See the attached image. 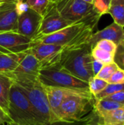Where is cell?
<instances>
[{
	"label": "cell",
	"instance_id": "cell-20",
	"mask_svg": "<svg viewBox=\"0 0 124 125\" xmlns=\"http://www.w3.org/2000/svg\"><path fill=\"white\" fill-rule=\"evenodd\" d=\"M91 56L94 59H96L105 64L114 62L115 54L94 46L91 49Z\"/></svg>",
	"mask_w": 124,
	"mask_h": 125
},
{
	"label": "cell",
	"instance_id": "cell-21",
	"mask_svg": "<svg viewBox=\"0 0 124 125\" xmlns=\"http://www.w3.org/2000/svg\"><path fill=\"white\" fill-rule=\"evenodd\" d=\"M107 84L108 83L106 81L98 78L96 77H94L88 82V89L91 94L95 97L102 91H103Z\"/></svg>",
	"mask_w": 124,
	"mask_h": 125
},
{
	"label": "cell",
	"instance_id": "cell-12",
	"mask_svg": "<svg viewBox=\"0 0 124 125\" xmlns=\"http://www.w3.org/2000/svg\"><path fill=\"white\" fill-rule=\"evenodd\" d=\"M42 18V16L40 14L30 8L28 9L18 15V32L33 40L37 36Z\"/></svg>",
	"mask_w": 124,
	"mask_h": 125
},
{
	"label": "cell",
	"instance_id": "cell-8",
	"mask_svg": "<svg viewBox=\"0 0 124 125\" xmlns=\"http://www.w3.org/2000/svg\"><path fill=\"white\" fill-rule=\"evenodd\" d=\"M44 90L45 92L48 104L51 113L50 122H57V115L58 113L59 108L67 97L69 96H83L86 97H94L88 89H68L61 87H53L44 86Z\"/></svg>",
	"mask_w": 124,
	"mask_h": 125
},
{
	"label": "cell",
	"instance_id": "cell-35",
	"mask_svg": "<svg viewBox=\"0 0 124 125\" xmlns=\"http://www.w3.org/2000/svg\"><path fill=\"white\" fill-rule=\"evenodd\" d=\"M7 125H45L43 124H41L39 122H35V123H26V124H18V123H15L14 122H10L6 124Z\"/></svg>",
	"mask_w": 124,
	"mask_h": 125
},
{
	"label": "cell",
	"instance_id": "cell-34",
	"mask_svg": "<svg viewBox=\"0 0 124 125\" xmlns=\"http://www.w3.org/2000/svg\"><path fill=\"white\" fill-rule=\"evenodd\" d=\"M85 125H102L99 121V117L96 115V114L94 112L92 116L90 118V119L86 123Z\"/></svg>",
	"mask_w": 124,
	"mask_h": 125
},
{
	"label": "cell",
	"instance_id": "cell-14",
	"mask_svg": "<svg viewBox=\"0 0 124 125\" xmlns=\"http://www.w3.org/2000/svg\"><path fill=\"white\" fill-rule=\"evenodd\" d=\"M101 40H108L118 45L124 40V28L113 22L104 29L93 33L88 44L93 48L96 42Z\"/></svg>",
	"mask_w": 124,
	"mask_h": 125
},
{
	"label": "cell",
	"instance_id": "cell-28",
	"mask_svg": "<svg viewBox=\"0 0 124 125\" xmlns=\"http://www.w3.org/2000/svg\"><path fill=\"white\" fill-rule=\"evenodd\" d=\"M108 83H115V84H122L124 83V70L118 68L116 71L112 75L110 79L107 81Z\"/></svg>",
	"mask_w": 124,
	"mask_h": 125
},
{
	"label": "cell",
	"instance_id": "cell-23",
	"mask_svg": "<svg viewBox=\"0 0 124 125\" xmlns=\"http://www.w3.org/2000/svg\"><path fill=\"white\" fill-rule=\"evenodd\" d=\"M27 4L28 7L40 14L42 16L45 14L48 4L50 3V0H24Z\"/></svg>",
	"mask_w": 124,
	"mask_h": 125
},
{
	"label": "cell",
	"instance_id": "cell-13",
	"mask_svg": "<svg viewBox=\"0 0 124 125\" xmlns=\"http://www.w3.org/2000/svg\"><path fill=\"white\" fill-rule=\"evenodd\" d=\"M18 15L15 1H2L0 3V32H18Z\"/></svg>",
	"mask_w": 124,
	"mask_h": 125
},
{
	"label": "cell",
	"instance_id": "cell-36",
	"mask_svg": "<svg viewBox=\"0 0 124 125\" xmlns=\"http://www.w3.org/2000/svg\"><path fill=\"white\" fill-rule=\"evenodd\" d=\"M83 1H85L86 2H88V3H91V4H93V1L94 0H83Z\"/></svg>",
	"mask_w": 124,
	"mask_h": 125
},
{
	"label": "cell",
	"instance_id": "cell-11",
	"mask_svg": "<svg viewBox=\"0 0 124 125\" xmlns=\"http://www.w3.org/2000/svg\"><path fill=\"white\" fill-rule=\"evenodd\" d=\"M32 39L17 31L0 32V52L18 53L31 47Z\"/></svg>",
	"mask_w": 124,
	"mask_h": 125
},
{
	"label": "cell",
	"instance_id": "cell-1",
	"mask_svg": "<svg viewBox=\"0 0 124 125\" xmlns=\"http://www.w3.org/2000/svg\"><path fill=\"white\" fill-rule=\"evenodd\" d=\"M4 75L11 78L14 83L21 88L31 103L38 122L43 125L50 123L51 119L50 109L43 84L39 81L38 75L12 73Z\"/></svg>",
	"mask_w": 124,
	"mask_h": 125
},
{
	"label": "cell",
	"instance_id": "cell-4",
	"mask_svg": "<svg viewBox=\"0 0 124 125\" xmlns=\"http://www.w3.org/2000/svg\"><path fill=\"white\" fill-rule=\"evenodd\" d=\"M56 4L61 16L71 24L86 23L96 26L101 17L93 4L83 0H59Z\"/></svg>",
	"mask_w": 124,
	"mask_h": 125
},
{
	"label": "cell",
	"instance_id": "cell-33",
	"mask_svg": "<svg viewBox=\"0 0 124 125\" xmlns=\"http://www.w3.org/2000/svg\"><path fill=\"white\" fill-rule=\"evenodd\" d=\"M10 122H11L10 118L0 107V125H6Z\"/></svg>",
	"mask_w": 124,
	"mask_h": 125
},
{
	"label": "cell",
	"instance_id": "cell-3",
	"mask_svg": "<svg viewBox=\"0 0 124 125\" xmlns=\"http://www.w3.org/2000/svg\"><path fill=\"white\" fill-rule=\"evenodd\" d=\"M91 49L88 44L72 49L64 48L59 66L75 77L88 83L94 77Z\"/></svg>",
	"mask_w": 124,
	"mask_h": 125
},
{
	"label": "cell",
	"instance_id": "cell-32",
	"mask_svg": "<svg viewBox=\"0 0 124 125\" xmlns=\"http://www.w3.org/2000/svg\"><path fill=\"white\" fill-rule=\"evenodd\" d=\"M104 64L96 59H94L93 58V62H92V69H93V73L94 76H96L98 73L101 70V69L102 68Z\"/></svg>",
	"mask_w": 124,
	"mask_h": 125
},
{
	"label": "cell",
	"instance_id": "cell-25",
	"mask_svg": "<svg viewBox=\"0 0 124 125\" xmlns=\"http://www.w3.org/2000/svg\"><path fill=\"white\" fill-rule=\"evenodd\" d=\"M111 0H94L93 4L96 11L102 16L108 12Z\"/></svg>",
	"mask_w": 124,
	"mask_h": 125
},
{
	"label": "cell",
	"instance_id": "cell-16",
	"mask_svg": "<svg viewBox=\"0 0 124 125\" xmlns=\"http://www.w3.org/2000/svg\"><path fill=\"white\" fill-rule=\"evenodd\" d=\"M26 51L18 53L0 52V74L5 75L13 72L26 55Z\"/></svg>",
	"mask_w": 124,
	"mask_h": 125
},
{
	"label": "cell",
	"instance_id": "cell-2",
	"mask_svg": "<svg viewBox=\"0 0 124 125\" xmlns=\"http://www.w3.org/2000/svg\"><path fill=\"white\" fill-rule=\"evenodd\" d=\"M96 26L86 23H73L52 34L38 36L32 42L59 45L66 49L75 48L88 43Z\"/></svg>",
	"mask_w": 124,
	"mask_h": 125
},
{
	"label": "cell",
	"instance_id": "cell-39",
	"mask_svg": "<svg viewBox=\"0 0 124 125\" xmlns=\"http://www.w3.org/2000/svg\"><path fill=\"white\" fill-rule=\"evenodd\" d=\"M116 0H111V2H113V1H115Z\"/></svg>",
	"mask_w": 124,
	"mask_h": 125
},
{
	"label": "cell",
	"instance_id": "cell-24",
	"mask_svg": "<svg viewBox=\"0 0 124 125\" xmlns=\"http://www.w3.org/2000/svg\"><path fill=\"white\" fill-rule=\"evenodd\" d=\"M118 68V65L113 62L109 64H105L103 65L101 70L98 73V74L94 76L98 78L105 80L107 82V81L110 79V78L112 76V75L116 71V70Z\"/></svg>",
	"mask_w": 124,
	"mask_h": 125
},
{
	"label": "cell",
	"instance_id": "cell-6",
	"mask_svg": "<svg viewBox=\"0 0 124 125\" xmlns=\"http://www.w3.org/2000/svg\"><path fill=\"white\" fill-rule=\"evenodd\" d=\"M8 116L12 122L18 124L39 122L26 95L13 81L10 90Z\"/></svg>",
	"mask_w": 124,
	"mask_h": 125
},
{
	"label": "cell",
	"instance_id": "cell-31",
	"mask_svg": "<svg viewBox=\"0 0 124 125\" xmlns=\"http://www.w3.org/2000/svg\"><path fill=\"white\" fill-rule=\"evenodd\" d=\"M90 117V118H91ZM90 118L85 121H80V122H55L52 123H48L45 125H85L86 123L90 119Z\"/></svg>",
	"mask_w": 124,
	"mask_h": 125
},
{
	"label": "cell",
	"instance_id": "cell-22",
	"mask_svg": "<svg viewBox=\"0 0 124 125\" xmlns=\"http://www.w3.org/2000/svg\"><path fill=\"white\" fill-rule=\"evenodd\" d=\"M124 90V83L122 84H115V83H108L105 89L102 91L99 94L94 97L95 100H101L113 94H115L118 92Z\"/></svg>",
	"mask_w": 124,
	"mask_h": 125
},
{
	"label": "cell",
	"instance_id": "cell-15",
	"mask_svg": "<svg viewBox=\"0 0 124 125\" xmlns=\"http://www.w3.org/2000/svg\"><path fill=\"white\" fill-rule=\"evenodd\" d=\"M39 70L40 66L37 59L29 49L18 67L12 73L15 74L38 75Z\"/></svg>",
	"mask_w": 124,
	"mask_h": 125
},
{
	"label": "cell",
	"instance_id": "cell-40",
	"mask_svg": "<svg viewBox=\"0 0 124 125\" xmlns=\"http://www.w3.org/2000/svg\"><path fill=\"white\" fill-rule=\"evenodd\" d=\"M3 1V0H0V3H1Z\"/></svg>",
	"mask_w": 124,
	"mask_h": 125
},
{
	"label": "cell",
	"instance_id": "cell-38",
	"mask_svg": "<svg viewBox=\"0 0 124 125\" xmlns=\"http://www.w3.org/2000/svg\"><path fill=\"white\" fill-rule=\"evenodd\" d=\"M17 0H3V1H16Z\"/></svg>",
	"mask_w": 124,
	"mask_h": 125
},
{
	"label": "cell",
	"instance_id": "cell-29",
	"mask_svg": "<svg viewBox=\"0 0 124 125\" xmlns=\"http://www.w3.org/2000/svg\"><path fill=\"white\" fill-rule=\"evenodd\" d=\"M105 99L110 100L112 101H115L116 103H118L124 105V90L121 91V92H118L115 94H113L105 97Z\"/></svg>",
	"mask_w": 124,
	"mask_h": 125
},
{
	"label": "cell",
	"instance_id": "cell-7",
	"mask_svg": "<svg viewBox=\"0 0 124 125\" xmlns=\"http://www.w3.org/2000/svg\"><path fill=\"white\" fill-rule=\"evenodd\" d=\"M39 81L44 85L76 89H88V83L71 75L58 65L41 69L38 74Z\"/></svg>",
	"mask_w": 124,
	"mask_h": 125
},
{
	"label": "cell",
	"instance_id": "cell-18",
	"mask_svg": "<svg viewBox=\"0 0 124 125\" xmlns=\"http://www.w3.org/2000/svg\"><path fill=\"white\" fill-rule=\"evenodd\" d=\"M12 84L11 78L0 74V107L8 115L9 95L10 87Z\"/></svg>",
	"mask_w": 124,
	"mask_h": 125
},
{
	"label": "cell",
	"instance_id": "cell-30",
	"mask_svg": "<svg viewBox=\"0 0 124 125\" xmlns=\"http://www.w3.org/2000/svg\"><path fill=\"white\" fill-rule=\"evenodd\" d=\"M15 7L18 15L26 12L28 9H29V7H28L27 4L24 0H17L15 1Z\"/></svg>",
	"mask_w": 124,
	"mask_h": 125
},
{
	"label": "cell",
	"instance_id": "cell-19",
	"mask_svg": "<svg viewBox=\"0 0 124 125\" xmlns=\"http://www.w3.org/2000/svg\"><path fill=\"white\" fill-rule=\"evenodd\" d=\"M107 13L111 15L115 23L124 27V0L111 2Z\"/></svg>",
	"mask_w": 124,
	"mask_h": 125
},
{
	"label": "cell",
	"instance_id": "cell-10",
	"mask_svg": "<svg viewBox=\"0 0 124 125\" xmlns=\"http://www.w3.org/2000/svg\"><path fill=\"white\" fill-rule=\"evenodd\" d=\"M69 25L71 23L65 20L58 12L56 3L50 1L47 10L42 15V22L37 37L52 34Z\"/></svg>",
	"mask_w": 124,
	"mask_h": 125
},
{
	"label": "cell",
	"instance_id": "cell-17",
	"mask_svg": "<svg viewBox=\"0 0 124 125\" xmlns=\"http://www.w3.org/2000/svg\"><path fill=\"white\" fill-rule=\"evenodd\" d=\"M104 125H124V105L98 116Z\"/></svg>",
	"mask_w": 124,
	"mask_h": 125
},
{
	"label": "cell",
	"instance_id": "cell-5",
	"mask_svg": "<svg viewBox=\"0 0 124 125\" xmlns=\"http://www.w3.org/2000/svg\"><path fill=\"white\" fill-rule=\"evenodd\" d=\"M94 97L69 96L62 102L57 122H80L88 119L94 114Z\"/></svg>",
	"mask_w": 124,
	"mask_h": 125
},
{
	"label": "cell",
	"instance_id": "cell-27",
	"mask_svg": "<svg viewBox=\"0 0 124 125\" xmlns=\"http://www.w3.org/2000/svg\"><path fill=\"white\" fill-rule=\"evenodd\" d=\"M94 46H96L101 49H103L105 51H107L110 53L115 54L118 45H116L114 42L108 40H101L99 42H97Z\"/></svg>",
	"mask_w": 124,
	"mask_h": 125
},
{
	"label": "cell",
	"instance_id": "cell-37",
	"mask_svg": "<svg viewBox=\"0 0 124 125\" xmlns=\"http://www.w3.org/2000/svg\"><path fill=\"white\" fill-rule=\"evenodd\" d=\"M59 0H50V2H53V3H56V2H58Z\"/></svg>",
	"mask_w": 124,
	"mask_h": 125
},
{
	"label": "cell",
	"instance_id": "cell-26",
	"mask_svg": "<svg viewBox=\"0 0 124 125\" xmlns=\"http://www.w3.org/2000/svg\"><path fill=\"white\" fill-rule=\"evenodd\" d=\"M114 62L119 68L124 70V40L117 46L114 56Z\"/></svg>",
	"mask_w": 124,
	"mask_h": 125
},
{
	"label": "cell",
	"instance_id": "cell-9",
	"mask_svg": "<svg viewBox=\"0 0 124 125\" xmlns=\"http://www.w3.org/2000/svg\"><path fill=\"white\" fill-rule=\"evenodd\" d=\"M29 50L37 59L41 70L58 65L60 63L64 47L56 44L32 42Z\"/></svg>",
	"mask_w": 124,
	"mask_h": 125
}]
</instances>
